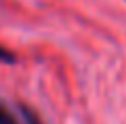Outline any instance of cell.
<instances>
[{
  "instance_id": "2",
  "label": "cell",
  "mask_w": 126,
  "mask_h": 124,
  "mask_svg": "<svg viewBox=\"0 0 126 124\" xmlns=\"http://www.w3.org/2000/svg\"><path fill=\"white\" fill-rule=\"evenodd\" d=\"M0 60H2V62H8V64H13V62L17 60V56H15L13 52H8L4 46H0Z\"/></svg>"
},
{
  "instance_id": "1",
  "label": "cell",
  "mask_w": 126,
  "mask_h": 124,
  "mask_svg": "<svg viewBox=\"0 0 126 124\" xmlns=\"http://www.w3.org/2000/svg\"><path fill=\"white\" fill-rule=\"evenodd\" d=\"M0 124H19L17 116L10 112V108L4 101H0Z\"/></svg>"
}]
</instances>
